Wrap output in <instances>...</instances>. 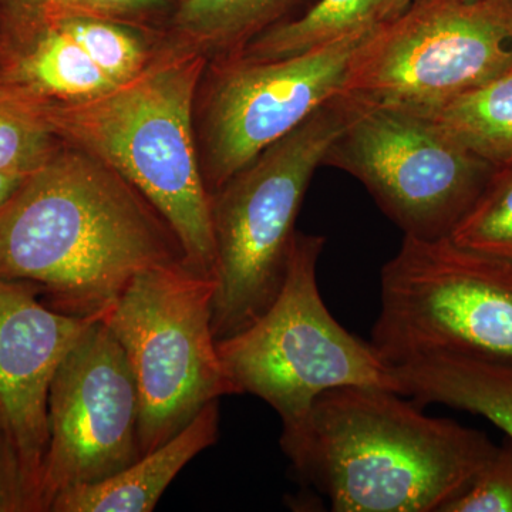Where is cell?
I'll return each instance as SVG.
<instances>
[{
  "mask_svg": "<svg viewBox=\"0 0 512 512\" xmlns=\"http://www.w3.org/2000/svg\"><path fill=\"white\" fill-rule=\"evenodd\" d=\"M320 235L296 234L278 298L251 326L217 342L222 366L238 394L268 403L282 430L298 427L316 397L343 386L399 392L393 366L375 346L333 318L320 295Z\"/></svg>",
  "mask_w": 512,
  "mask_h": 512,
  "instance_id": "5",
  "label": "cell"
},
{
  "mask_svg": "<svg viewBox=\"0 0 512 512\" xmlns=\"http://www.w3.org/2000/svg\"><path fill=\"white\" fill-rule=\"evenodd\" d=\"M25 177L26 175L23 174H0V207L9 200L10 195L25 180Z\"/></svg>",
  "mask_w": 512,
  "mask_h": 512,
  "instance_id": "24",
  "label": "cell"
},
{
  "mask_svg": "<svg viewBox=\"0 0 512 512\" xmlns=\"http://www.w3.org/2000/svg\"><path fill=\"white\" fill-rule=\"evenodd\" d=\"M322 165L356 178L404 237L417 239L450 237L495 168L430 117L359 103Z\"/></svg>",
  "mask_w": 512,
  "mask_h": 512,
  "instance_id": "9",
  "label": "cell"
},
{
  "mask_svg": "<svg viewBox=\"0 0 512 512\" xmlns=\"http://www.w3.org/2000/svg\"><path fill=\"white\" fill-rule=\"evenodd\" d=\"M410 2H412V0H393L392 8H390V18L399 15V13L402 12Z\"/></svg>",
  "mask_w": 512,
  "mask_h": 512,
  "instance_id": "25",
  "label": "cell"
},
{
  "mask_svg": "<svg viewBox=\"0 0 512 512\" xmlns=\"http://www.w3.org/2000/svg\"><path fill=\"white\" fill-rule=\"evenodd\" d=\"M212 402L183 431L116 476L57 495L49 512H150L188 463L214 446L220 406Z\"/></svg>",
  "mask_w": 512,
  "mask_h": 512,
  "instance_id": "14",
  "label": "cell"
},
{
  "mask_svg": "<svg viewBox=\"0 0 512 512\" xmlns=\"http://www.w3.org/2000/svg\"><path fill=\"white\" fill-rule=\"evenodd\" d=\"M382 387L343 386L316 397L282 430L293 471L335 512H441L497 450L483 431L437 419Z\"/></svg>",
  "mask_w": 512,
  "mask_h": 512,
  "instance_id": "2",
  "label": "cell"
},
{
  "mask_svg": "<svg viewBox=\"0 0 512 512\" xmlns=\"http://www.w3.org/2000/svg\"><path fill=\"white\" fill-rule=\"evenodd\" d=\"M355 111V101L340 93L211 195L217 342L247 329L278 298L303 198Z\"/></svg>",
  "mask_w": 512,
  "mask_h": 512,
  "instance_id": "4",
  "label": "cell"
},
{
  "mask_svg": "<svg viewBox=\"0 0 512 512\" xmlns=\"http://www.w3.org/2000/svg\"><path fill=\"white\" fill-rule=\"evenodd\" d=\"M0 512H36L18 448L0 417Z\"/></svg>",
  "mask_w": 512,
  "mask_h": 512,
  "instance_id": "23",
  "label": "cell"
},
{
  "mask_svg": "<svg viewBox=\"0 0 512 512\" xmlns=\"http://www.w3.org/2000/svg\"><path fill=\"white\" fill-rule=\"evenodd\" d=\"M47 417L42 512H49L64 491L107 480L141 457L136 376L103 316L94 320L57 367Z\"/></svg>",
  "mask_w": 512,
  "mask_h": 512,
  "instance_id": "11",
  "label": "cell"
},
{
  "mask_svg": "<svg viewBox=\"0 0 512 512\" xmlns=\"http://www.w3.org/2000/svg\"><path fill=\"white\" fill-rule=\"evenodd\" d=\"M427 117L490 163L507 160L512 156V66Z\"/></svg>",
  "mask_w": 512,
  "mask_h": 512,
  "instance_id": "18",
  "label": "cell"
},
{
  "mask_svg": "<svg viewBox=\"0 0 512 512\" xmlns=\"http://www.w3.org/2000/svg\"><path fill=\"white\" fill-rule=\"evenodd\" d=\"M403 396L477 414L512 441V363L436 355L393 366Z\"/></svg>",
  "mask_w": 512,
  "mask_h": 512,
  "instance_id": "15",
  "label": "cell"
},
{
  "mask_svg": "<svg viewBox=\"0 0 512 512\" xmlns=\"http://www.w3.org/2000/svg\"><path fill=\"white\" fill-rule=\"evenodd\" d=\"M512 66V0H412L357 47L342 94L430 116Z\"/></svg>",
  "mask_w": 512,
  "mask_h": 512,
  "instance_id": "8",
  "label": "cell"
},
{
  "mask_svg": "<svg viewBox=\"0 0 512 512\" xmlns=\"http://www.w3.org/2000/svg\"><path fill=\"white\" fill-rule=\"evenodd\" d=\"M215 279L188 264L138 274L104 313L140 394L141 456L183 431L205 406L238 394L212 332Z\"/></svg>",
  "mask_w": 512,
  "mask_h": 512,
  "instance_id": "7",
  "label": "cell"
},
{
  "mask_svg": "<svg viewBox=\"0 0 512 512\" xmlns=\"http://www.w3.org/2000/svg\"><path fill=\"white\" fill-rule=\"evenodd\" d=\"M370 343L392 366L457 355L512 363V265L450 237H404L382 268Z\"/></svg>",
  "mask_w": 512,
  "mask_h": 512,
  "instance_id": "6",
  "label": "cell"
},
{
  "mask_svg": "<svg viewBox=\"0 0 512 512\" xmlns=\"http://www.w3.org/2000/svg\"><path fill=\"white\" fill-rule=\"evenodd\" d=\"M393 0H315L301 15L256 36L237 55L285 59L348 39L369 35L390 19Z\"/></svg>",
  "mask_w": 512,
  "mask_h": 512,
  "instance_id": "17",
  "label": "cell"
},
{
  "mask_svg": "<svg viewBox=\"0 0 512 512\" xmlns=\"http://www.w3.org/2000/svg\"><path fill=\"white\" fill-rule=\"evenodd\" d=\"M177 0H0V5H56L164 28Z\"/></svg>",
  "mask_w": 512,
  "mask_h": 512,
  "instance_id": "22",
  "label": "cell"
},
{
  "mask_svg": "<svg viewBox=\"0 0 512 512\" xmlns=\"http://www.w3.org/2000/svg\"><path fill=\"white\" fill-rule=\"evenodd\" d=\"M178 264L183 245L156 207L70 144L0 207V278L64 315L104 316L138 274Z\"/></svg>",
  "mask_w": 512,
  "mask_h": 512,
  "instance_id": "1",
  "label": "cell"
},
{
  "mask_svg": "<svg viewBox=\"0 0 512 512\" xmlns=\"http://www.w3.org/2000/svg\"><path fill=\"white\" fill-rule=\"evenodd\" d=\"M117 86L49 10L0 5V97L40 110L93 100Z\"/></svg>",
  "mask_w": 512,
  "mask_h": 512,
  "instance_id": "13",
  "label": "cell"
},
{
  "mask_svg": "<svg viewBox=\"0 0 512 512\" xmlns=\"http://www.w3.org/2000/svg\"><path fill=\"white\" fill-rule=\"evenodd\" d=\"M369 35L285 59L232 55L208 62L195 101V133L211 195L342 93L350 60Z\"/></svg>",
  "mask_w": 512,
  "mask_h": 512,
  "instance_id": "10",
  "label": "cell"
},
{
  "mask_svg": "<svg viewBox=\"0 0 512 512\" xmlns=\"http://www.w3.org/2000/svg\"><path fill=\"white\" fill-rule=\"evenodd\" d=\"M101 316L64 315L0 278V417L18 448L36 512L49 446V392L64 356Z\"/></svg>",
  "mask_w": 512,
  "mask_h": 512,
  "instance_id": "12",
  "label": "cell"
},
{
  "mask_svg": "<svg viewBox=\"0 0 512 512\" xmlns=\"http://www.w3.org/2000/svg\"><path fill=\"white\" fill-rule=\"evenodd\" d=\"M177 2H178V0H177Z\"/></svg>",
  "mask_w": 512,
  "mask_h": 512,
  "instance_id": "26",
  "label": "cell"
},
{
  "mask_svg": "<svg viewBox=\"0 0 512 512\" xmlns=\"http://www.w3.org/2000/svg\"><path fill=\"white\" fill-rule=\"evenodd\" d=\"M208 62L165 32L143 72L116 89L83 103L29 111L63 143L100 158L134 185L174 229L187 264L214 278L211 194L195 133V101Z\"/></svg>",
  "mask_w": 512,
  "mask_h": 512,
  "instance_id": "3",
  "label": "cell"
},
{
  "mask_svg": "<svg viewBox=\"0 0 512 512\" xmlns=\"http://www.w3.org/2000/svg\"><path fill=\"white\" fill-rule=\"evenodd\" d=\"M62 146L35 113L0 97V174L33 173Z\"/></svg>",
  "mask_w": 512,
  "mask_h": 512,
  "instance_id": "20",
  "label": "cell"
},
{
  "mask_svg": "<svg viewBox=\"0 0 512 512\" xmlns=\"http://www.w3.org/2000/svg\"><path fill=\"white\" fill-rule=\"evenodd\" d=\"M450 238L460 247L512 265V156L495 165L476 204Z\"/></svg>",
  "mask_w": 512,
  "mask_h": 512,
  "instance_id": "19",
  "label": "cell"
},
{
  "mask_svg": "<svg viewBox=\"0 0 512 512\" xmlns=\"http://www.w3.org/2000/svg\"><path fill=\"white\" fill-rule=\"evenodd\" d=\"M441 512H512V441L505 440Z\"/></svg>",
  "mask_w": 512,
  "mask_h": 512,
  "instance_id": "21",
  "label": "cell"
},
{
  "mask_svg": "<svg viewBox=\"0 0 512 512\" xmlns=\"http://www.w3.org/2000/svg\"><path fill=\"white\" fill-rule=\"evenodd\" d=\"M313 2L178 0L165 23V32L214 60L237 55L256 36L296 18Z\"/></svg>",
  "mask_w": 512,
  "mask_h": 512,
  "instance_id": "16",
  "label": "cell"
}]
</instances>
